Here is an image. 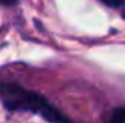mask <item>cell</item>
Returning a JSON list of instances; mask_svg holds the SVG:
<instances>
[{"label": "cell", "mask_w": 125, "mask_h": 123, "mask_svg": "<svg viewBox=\"0 0 125 123\" xmlns=\"http://www.w3.org/2000/svg\"><path fill=\"white\" fill-rule=\"evenodd\" d=\"M100 2L105 3L106 7H120L125 3V0H100Z\"/></svg>", "instance_id": "cell-3"}, {"label": "cell", "mask_w": 125, "mask_h": 123, "mask_svg": "<svg viewBox=\"0 0 125 123\" xmlns=\"http://www.w3.org/2000/svg\"><path fill=\"white\" fill-rule=\"evenodd\" d=\"M105 123H125V106L110 110V113L105 118Z\"/></svg>", "instance_id": "cell-2"}, {"label": "cell", "mask_w": 125, "mask_h": 123, "mask_svg": "<svg viewBox=\"0 0 125 123\" xmlns=\"http://www.w3.org/2000/svg\"><path fill=\"white\" fill-rule=\"evenodd\" d=\"M0 101L7 111L32 113L51 123H71V120L59 111L44 95L27 89L19 83H0Z\"/></svg>", "instance_id": "cell-1"}, {"label": "cell", "mask_w": 125, "mask_h": 123, "mask_svg": "<svg viewBox=\"0 0 125 123\" xmlns=\"http://www.w3.org/2000/svg\"><path fill=\"white\" fill-rule=\"evenodd\" d=\"M21 0H0V5H3V7H10V5H15V3H19Z\"/></svg>", "instance_id": "cell-4"}]
</instances>
